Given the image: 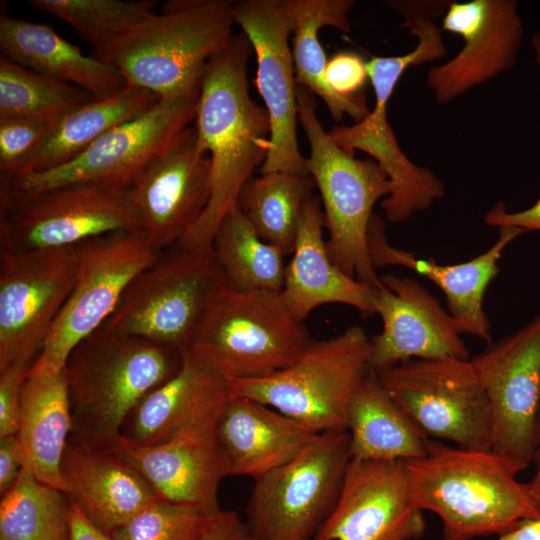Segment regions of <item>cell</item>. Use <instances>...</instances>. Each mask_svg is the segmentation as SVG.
Instances as JSON below:
<instances>
[{"mask_svg": "<svg viewBox=\"0 0 540 540\" xmlns=\"http://www.w3.org/2000/svg\"><path fill=\"white\" fill-rule=\"evenodd\" d=\"M324 228L322 204L313 195L303 209L292 258L286 264L281 294L287 308L300 322L329 303L351 306L365 316L375 314L374 287L348 276L333 262Z\"/></svg>", "mask_w": 540, "mask_h": 540, "instance_id": "484cf974", "label": "cell"}, {"mask_svg": "<svg viewBox=\"0 0 540 540\" xmlns=\"http://www.w3.org/2000/svg\"><path fill=\"white\" fill-rule=\"evenodd\" d=\"M225 286L212 246L180 248L132 280L103 326L183 352L210 302Z\"/></svg>", "mask_w": 540, "mask_h": 540, "instance_id": "9c48e42d", "label": "cell"}, {"mask_svg": "<svg viewBox=\"0 0 540 540\" xmlns=\"http://www.w3.org/2000/svg\"><path fill=\"white\" fill-rule=\"evenodd\" d=\"M65 494L101 531L110 534L163 500L130 464L112 452L69 438L62 460Z\"/></svg>", "mask_w": 540, "mask_h": 540, "instance_id": "cb8c5ba5", "label": "cell"}, {"mask_svg": "<svg viewBox=\"0 0 540 540\" xmlns=\"http://www.w3.org/2000/svg\"><path fill=\"white\" fill-rule=\"evenodd\" d=\"M532 47L534 49L536 62L540 65V32L533 36Z\"/></svg>", "mask_w": 540, "mask_h": 540, "instance_id": "c3c4849f", "label": "cell"}, {"mask_svg": "<svg viewBox=\"0 0 540 540\" xmlns=\"http://www.w3.org/2000/svg\"><path fill=\"white\" fill-rule=\"evenodd\" d=\"M1 55L33 71L75 85L101 100L123 91L127 83L112 64L85 55L45 24L2 16Z\"/></svg>", "mask_w": 540, "mask_h": 540, "instance_id": "83f0119b", "label": "cell"}, {"mask_svg": "<svg viewBox=\"0 0 540 540\" xmlns=\"http://www.w3.org/2000/svg\"><path fill=\"white\" fill-rule=\"evenodd\" d=\"M141 229L159 251L178 244L211 194V160L195 125L180 132L130 186Z\"/></svg>", "mask_w": 540, "mask_h": 540, "instance_id": "e0dca14e", "label": "cell"}, {"mask_svg": "<svg viewBox=\"0 0 540 540\" xmlns=\"http://www.w3.org/2000/svg\"><path fill=\"white\" fill-rule=\"evenodd\" d=\"M23 468V457L16 435L0 438V494L15 483Z\"/></svg>", "mask_w": 540, "mask_h": 540, "instance_id": "7bdbcfd3", "label": "cell"}, {"mask_svg": "<svg viewBox=\"0 0 540 540\" xmlns=\"http://www.w3.org/2000/svg\"><path fill=\"white\" fill-rule=\"evenodd\" d=\"M78 246L74 287L30 371L58 373L83 339L114 313L132 280L159 258L143 230L103 235Z\"/></svg>", "mask_w": 540, "mask_h": 540, "instance_id": "8fae6325", "label": "cell"}, {"mask_svg": "<svg viewBox=\"0 0 540 540\" xmlns=\"http://www.w3.org/2000/svg\"><path fill=\"white\" fill-rule=\"evenodd\" d=\"M371 86L375 106L370 113L350 126L336 125L328 134L341 148L366 153L385 171L392 188L380 206L387 220L401 223L429 209L444 196L445 187L431 170L414 164L401 150L387 118V104L394 90L381 83Z\"/></svg>", "mask_w": 540, "mask_h": 540, "instance_id": "d4e9b609", "label": "cell"}, {"mask_svg": "<svg viewBox=\"0 0 540 540\" xmlns=\"http://www.w3.org/2000/svg\"><path fill=\"white\" fill-rule=\"evenodd\" d=\"M346 431L351 459L409 461L425 455L429 437L369 371L352 397Z\"/></svg>", "mask_w": 540, "mask_h": 540, "instance_id": "f546056e", "label": "cell"}, {"mask_svg": "<svg viewBox=\"0 0 540 540\" xmlns=\"http://www.w3.org/2000/svg\"><path fill=\"white\" fill-rule=\"evenodd\" d=\"M540 450V421H539V448H538V451ZM537 451V452H538Z\"/></svg>", "mask_w": 540, "mask_h": 540, "instance_id": "f907efd6", "label": "cell"}, {"mask_svg": "<svg viewBox=\"0 0 540 540\" xmlns=\"http://www.w3.org/2000/svg\"><path fill=\"white\" fill-rule=\"evenodd\" d=\"M200 88L159 100L152 109L110 129L60 167L1 180V190L34 194L75 183L131 185L142 170L194 122Z\"/></svg>", "mask_w": 540, "mask_h": 540, "instance_id": "4fadbf2b", "label": "cell"}, {"mask_svg": "<svg viewBox=\"0 0 540 540\" xmlns=\"http://www.w3.org/2000/svg\"><path fill=\"white\" fill-rule=\"evenodd\" d=\"M534 462L536 463L535 473L525 484L531 499L540 510V450L537 452Z\"/></svg>", "mask_w": 540, "mask_h": 540, "instance_id": "7dc6e473", "label": "cell"}, {"mask_svg": "<svg viewBox=\"0 0 540 540\" xmlns=\"http://www.w3.org/2000/svg\"><path fill=\"white\" fill-rule=\"evenodd\" d=\"M78 246L1 249L0 368L33 365L75 284Z\"/></svg>", "mask_w": 540, "mask_h": 540, "instance_id": "5bb4252c", "label": "cell"}, {"mask_svg": "<svg viewBox=\"0 0 540 540\" xmlns=\"http://www.w3.org/2000/svg\"><path fill=\"white\" fill-rule=\"evenodd\" d=\"M182 362L178 349L100 327L75 346L63 368L71 404L70 438L90 446L114 440L130 413L171 379Z\"/></svg>", "mask_w": 540, "mask_h": 540, "instance_id": "277c9868", "label": "cell"}, {"mask_svg": "<svg viewBox=\"0 0 540 540\" xmlns=\"http://www.w3.org/2000/svg\"><path fill=\"white\" fill-rule=\"evenodd\" d=\"M130 186L86 182L34 194L1 190V249L73 247L115 232L142 230Z\"/></svg>", "mask_w": 540, "mask_h": 540, "instance_id": "30bf717a", "label": "cell"}, {"mask_svg": "<svg viewBox=\"0 0 540 540\" xmlns=\"http://www.w3.org/2000/svg\"><path fill=\"white\" fill-rule=\"evenodd\" d=\"M70 500L23 468L1 496L0 540H71Z\"/></svg>", "mask_w": 540, "mask_h": 540, "instance_id": "e575fe53", "label": "cell"}, {"mask_svg": "<svg viewBox=\"0 0 540 540\" xmlns=\"http://www.w3.org/2000/svg\"><path fill=\"white\" fill-rule=\"evenodd\" d=\"M234 18L256 55L255 84L270 119L269 150L261 174L309 175L297 141V82L289 45L292 19L282 0L235 1Z\"/></svg>", "mask_w": 540, "mask_h": 540, "instance_id": "2e32d148", "label": "cell"}, {"mask_svg": "<svg viewBox=\"0 0 540 540\" xmlns=\"http://www.w3.org/2000/svg\"><path fill=\"white\" fill-rule=\"evenodd\" d=\"M239 540H253L249 535H248V532L243 535Z\"/></svg>", "mask_w": 540, "mask_h": 540, "instance_id": "681fc988", "label": "cell"}, {"mask_svg": "<svg viewBox=\"0 0 540 540\" xmlns=\"http://www.w3.org/2000/svg\"><path fill=\"white\" fill-rule=\"evenodd\" d=\"M347 431L321 432L290 461L254 480L246 507L253 540H313L350 463Z\"/></svg>", "mask_w": 540, "mask_h": 540, "instance_id": "ba28073f", "label": "cell"}, {"mask_svg": "<svg viewBox=\"0 0 540 540\" xmlns=\"http://www.w3.org/2000/svg\"><path fill=\"white\" fill-rule=\"evenodd\" d=\"M235 1L169 0L149 19L93 50L114 65L127 86L160 100L201 86L209 62L232 40Z\"/></svg>", "mask_w": 540, "mask_h": 540, "instance_id": "3957f363", "label": "cell"}, {"mask_svg": "<svg viewBox=\"0 0 540 540\" xmlns=\"http://www.w3.org/2000/svg\"><path fill=\"white\" fill-rule=\"evenodd\" d=\"M311 342L281 291L226 285L210 302L187 349L228 380L254 379L286 368Z\"/></svg>", "mask_w": 540, "mask_h": 540, "instance_id": "8992f818", "label": "cell"}, {"mask_svg": "<svg viewBox=\"0 0 540 540\" xmlns=\"http://www.w3.org/2000/svg\"><path fill=\"white\" fill-rule=\"evenodd\" d=\"M52 124L21 117H0L1 180L18 178L49 134Z\"/></svg>", "mask_w": 540, "mask_h": 540, "instance_id": "f35d334b", "label": "cell"}, {"mask_svg": "<svg viewBox=\"0 0 540 540\" xmlns=\"http://www.w3.org/2000/svg\"><path fill=\"white\" fill-rule=\"evenodd\" d=\"M405 461L351 459L338 500L313 540H417L426 531Z\"/></svg>", "mask_w": 540, "mask_h": 540, "instance_id": "d6986e66", "label": "cell"}, {"mask_svg": "<svg viewBox=\"0 0 540 540\" xmlns=\"http://www.w3.org/2000/svg\"><path fill=\"white\" fill-rule=\"evenodd\" d=\"M379 278L373 304L383 327L371 339L370 370L379 374L411 359H470L452 316L425 286L393 273Z\"/></svg>", "mask_w": 540, "mask_h": 540, "instance_id": "ffe728a7", "label": "cell"}, {"mask_svg": "<svg viewBox=\"0 0 540 540\" xmlns=\"http://www.w3.org/2000/svg\"><path fill=\"white\" fill-rule=\"evenodd\" d=\"M217 417L157 445H138L120 434L111 442L95 447L112 452L134 467L161 499L214 515L222 510L218 502L220 482L229 476L216 435Z\"/></svg>", "mask_w": 540, "mask_h": 540, "instance_id": "44dd1931", "label": "cell"}, {"mask_svg": "<svg viewBox=\"0 0 540 540\" xmlns=\"http://www.w3.org/2000/svg\"><path fill=\"white\" fill-rule=\"evenodd\" d=\"M70 504L71 540H112L108 534L97 528L75 503L70 501Z\"/></svg>", "mask_w": 540, "mask_h": 540, "instance_id": "f6af8a7d", "label": "cell"}, {"mask_svg": "<svg viewBox=\"0 0 540 540\" xmlns=\"http://www.w3.org/2000/svg\"><path fill=\"white\" fill-rule=\"evenodd\" d=\"M314 186L310 175L269 172L245 184L237 205L256 233L287 256L293 252L302 212Z\"/></svg>", "mask_w": 540, "mask_h": 540, "instance_id": "d6a6232c", "label": "cell"}, {"mask_svg": "<svg viewBox=\"0 0 540 540\" xmlns=\"http://www.w3.org/2000/svg\"><path fill=\"white\" fill-rule=\"evenodd\" d=\"M366 63L354 51H339L327 61L325 80L328 87L344 99L366 101L364 88L369 81Z\"/></svg>", "mask_w": 540, "mask_h": 540, "instance_id": "ab89813d", "label": "cell"}, {"mask_svg": "<svg viewBox=\"0 0 540 540\" xmlns=\"http://www.w3.org/2000/svg\"><path fill=\"white\" fill-rule=\"evenodd\" d=\"M441 29L460 35L463 47L427 72L426 85L439 104L450 103L517 62L523 23L515 0L451 1Z\"/></svg>", "mask_w": 540, "mask_h": 540, "instance_id": "ac0fdd59", "label": "cell"}, {"mask_svg": "<svg viewBox=\"0 0 540 540\" xmlns=\"http://www.w3.org/2000/svg\"><path fill=\"white\" fill-rule=\"evenodd\" d=\"M492 540H540V517L524 520Z\"/></svg>", "mask_w": 540, "mask_h": 540, "instance_id": "bcb514c9", "label": "cell"}, {"mask_svg": "<svg viewBox=\"0 0 540 540\" xmlns=\"http://www.w3.org/2000/svg\"><path fill=\"white\" fill-rule=\"evenodd\" d=\"M31 367L17 363L0 368V438L17 432L21 391Z\"/></svg>", "mask_w": 540, "mask_h": 540, "instance_id": "60d3db41", "label": "cell"}, {"mask_svg": "<svg viewBox=\"0 0 540 540\" xmlns=\"http://www.w3.org/2000/svg\"><path fill=\"white\" fill-rule=\"evenodd\" d=\"M85 90L0 57V117H21L52 125L91 102Z\"/></svg>", "mask_w": 540, "mask_h": 540, "instance_id": "d590c367", "label": "cell"}, {"mask_svg": "<svg viewBox=\"0 0 540 540\" xmlns=\"http://www.w3.org/2000/svg\"><path fill=\"white\" fill-rule=\"evenodd\" d=\"M68 24L96 50L128 33L156 11L154 0H29Z\"/></svg>", "mask_w": 540, "mask_h": 540, "instance_id": "8d00e7d4", "label": "cell"}, {"mask_svg": "<svg viewBox=\"0 0 540 540\" xmlns=\"http://www.w3.org/2000/svg\"><path fill=\"white\" fill-rule=\"evenodd\" d=\"M72 431L64 370L29 371L20 398L16 437L27 466L41 482L65 493L62 460Z\"/></svg>", "mask_w": 540, "mask_h": 540, "instance_id": "f1b7e54d", "label": "cell"}, {"mask_svg": "<svg viewBox=\"0 0 540 540\" xmlns=\"http://www.w3.org/2000/svg\"><path fill=\"white\" fill-rule=\"evenodd\" d=\"M377 375L428 437L492 450L490 405L470 359H411Z\"/></svg>", "mask_w": 540, "mask_h": 540, "instance_id": "7c38bea8", "label": "cell"}, {"mask_svg": "<svg viewBox=\"0 0 540 540\" xmlns=\"http://www.w3.org/2000/svg\"><path fill=\"white\" fill-rule=\"evenodd\" d=\"M470 361L490 405L492 451L523 471L539 448L540 313Z\"/></svg>", "mask_w": 540, "mask_h": 540, "instance_id": "9a60e30c", "label": "cell"}, {"mask_svg": "<svg viewBox=\"0 0 540 540\" xmlns=\"http://www.w3.org/2000/svg\"><path fill=\"white\" fill-rule=\"evenodd\" d=\"M292 19V42L295 77L298 85L305 86L326 104L331 117L340 122L345 115L354 122L370 113L367 100L351 101L336 95L327 85L325 69L327 58L319 41V30L330 26L343 33L351 32L348 14L353 0H282Z\"/></svg>", "mask_w": 540, "mask_h": 540, "instance_id": "4dcf8cb0", "label": "cell"}, {"mask_svg": "<svg viewBox=\"0 0 540 540\" xmlns=\"http://www.w3.org/2000/svg\"><path fill=\"white\" fill-rule=\"evenodd\" d=\"M496 242L485 252L458 264L441 265L432 257L393 246L386 234V223L374 213L368 230V248L376 269L406 267L432 281L443 292L447 311L459 333L472 335L487 344L492 342L491 323L483 308L484 294L499 272L498 262L505 248L524 230L513 226L497 228Z\"/></svg>", "mask_w": 540, "mask_h": 540, "instance_id": "7402d4cb", "label": "cell"}, {"mask_svg": "<svg viewBox=\"0 0 540 540\" xmlns=\"http://www.w3.org/2000/svg\"><path fill=\"white\" fill-rule=\"evenodd\" d=\"M159 100L153 92L127 86L116 95L94 99L71 111L53 125L18 178L72 161L107 131L143 115Z\"/></svg>", "mask_w": 540, "mask_h": 540, "instance_id": "1f68e13d", "label": "cell"}, {"mask_svg": "<svg viewBox=\"0 0 540 540\" xmlns=\"http://www.w3.org/2000/svg\"><path fill=\"white\" fill-rule=\"evenodd\" d=\"M246 533L245 521L235 511L221 510L211 520L202 540H239Z\"/></svg>", "mask_w": 540, "mask_h": 540, "instance_id": "ee69618b", "label": "cell"}, {"mask_svg": "<svg viewBox=\"0 0 540 540\" xmlns=\"http://www.w3.org/2000/svg\"><path fill=\"white\" fill-rule=\"evenodd\" d=\"M211 246L228 287L281 291L285 255L256 233L238 205L222 219Z\"/></svg>", "mask_w": 540, "mask_h": 540, "instance_id": "836d02e7", "label": "cell"}, {"mask_svg": "<svg viewBox=\"0 0 540 540\" xmlns=\"http://www.w3.org/2000/svg\"><path fill=\"white\" fill-rule=\"evenodd\" d=\"M216 514L159 500L113 530L109 536L112 540H202Z\"/></svg>", "mask_w": 540, "mask_h": 540, "instance_id": "74e56055", "label": "cell"}, {"mask_svg": "<svg viewBox=\"0 0 540 540\" xmlns=\"http://www.w3.org/2000/svg\"><path fill=\"white\" fill-rule=\"evenodd\" d=\"M215 430L229 476L253 480L293 459L318 434L263 403L232 395Z\"/></svg>", "mask_w": 540, "mask_h": 540, "instance_id": "4316f807", "label": "cell"}, {"mask_svg": "<svg viewBox=\"0 0 540 540\" xmlns=\"http://www.w3.org/2000/svg\"><path fill=\"white\" fill-rule=\"evenodd\" d=\"M371 339L352 325L313 341L292 364L254 379L228 380L232 396L263 403L316 433L346 431L353 395L370 371Z\"/></svg>", "mask_w": 540, "mask_h": 540, "instance_id": "52a82bcc", "label": "cell"}, {"mask_svg": "<svg viewBox=\"0 0 540 540\" xmlns=\"http://www.w3.org/2000/svg\"><path fill=\"white\" fill-rule=\"evenodd\" d=\"M484 221L491 227L513 226L527 231L540 232V197L529 208L508 212L504 202H499L484 216Z\"/></svg>", "mask_w": 540, "mask_h": 540, "instance_id": "b9f144b4", "label": "cell"}, {"mask_svg": "<svg viewBox=\"0 0 540 540\" xmlns=\"http://www.w3.org/2000/svg\"><path fill=\"white\" fill-rule=\"evenodd\" d=\"M252 50L240 31L204 72L194 125L211 160V194L199 220L178 242L180 248L212 245L222 219L267 157L269 115L249 93L247 64Z\"/></svg>", "mask_w": 540, "mask_h": 540, "instance_id": "6da1fadb", "label": "cell"}, {"mask_svg": "<svg viewBox=\"0 0 540 540\" xmlns=\"http://www.w3.org/2000/svg\"><path fill=\"white\" fill-rule=\"evenodd\" d=\"M405 469L415 504L440 517L443 540L498 536L540 517L526 484L516 479L521 470L492 450L429 439L425 455L405 461Z\"/></svg>", "mask_w": 540, "mask_h": 540, "instance_id": "7a4b0ae2", "label": "cell"}, {"mask_svg": "<svg viewBox=\"0 0 540 540\" xmlns=\"http://www.w3.org/2000/svg\"><path fill=\"white\" fill-rule=\"evenodd\" d=\"M179 371L150 392L127 417L121 435L143 446L168 441L217 417L231 397L228 379L190 350Z\"/></svg>", "mask_w": 540, "mask_h": 540, "instance_id": "603a6c76", "label": "cell"}, {"mask_svg": "<svg viewBox=\"0 0 540 540\" xmlns=\"http://www.w3.org/2000/svg\"><path fill=\"white\" fill-rule=\"evenodd\" d=\"M298 121L310 147L307 169L320 193L327 250L348 276L370 287L380 278L368 248L373 208L391 192L385 171L372 158L358 159L337 145L317 115L315 95L297 84Z\"/></svg>", "mask_w": 540, "mask_h": 540, "instance_id": "5b68a950", "label": "cell"}]
</instances>
